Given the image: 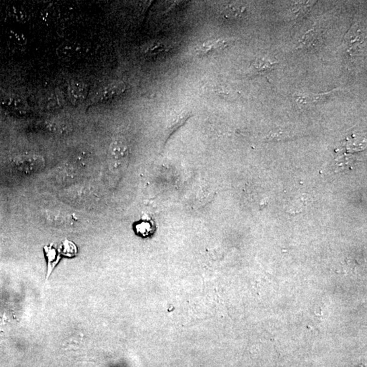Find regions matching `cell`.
<instances>
[{"label":"cell","mask_w":367,"mask_h":367,"mask_svg":"<svg viewBox=\"0 0 367 367\" xmlns=\"http://www.w3.org/2000/svg\"><path fill=\"white\" fill-rule=\"evenodd\" d=\"M129 150L125 141L122 140H114L110 144L107 153V165L113 173H122L129 164Z\"/></svg>","instance_id":"6da1fadb"},{"label":"cell","mask_w":367,"mask_h":367,"mask_svg":"<svg viewBox=\"0 0 367 367\" xmlns=\"http://www.w3.org/2000/svg\"><path fill=\"white\" fill-rule=\"evenodd\" d=\"M13 163L15 168L23 173H35L44 168L45 160L40 155H23L15 157Z\"/></svg>","instance_id":"7a4b0ae2"},{"label":"cell","mask_w":367,"mask_h":367,"mask_svg":"<svg viewBox=\"0 0 367 367\" xmlns=\"http://www.w3.org/2000/svg\"><path fill=\"white\" fill-rule=\"evenodd\" d=\"M228 43L225 40H218L210 41L206 43L201 44L196 49V53L199 56L208 55L214 53L216 51L223 50L227 47Z\"/></svg>","instance_id":"3957f363"},{"label":"cell","mask_w":367,"mask_h":367,"mask_svg":"<svg viewBox=\"0 0 367 367\" xmlns=\"http://www.w3.org/2000/svg\"><path fill=\"white\" fill-rule=\"evenodd\" d=\"M125 85L121 81H116L107 85L101 93V101H109L124 93Z\"/></svg>","instance_id":"277c9868"},{"label":"cell","mask_w":367,"mask_h":367,"mask_svg":"<svg viewBox=\"0 0 367 367\" xmlns=\"http://www.w3.org/2000/svg\"><path fill=\"white\" fill-rule=\"evenodd\" d=\"M68 95L73 103H80L86 97V85L80 82H73L68 87Z\"/></svg>","instance_id":"5b68a950"},{"label":"cell","mask_w":367,"mask_h":367,"mask_svg":"<svg viewBox=\"0 0 367 367\" xmlns=\"http://www.w3.org/2000/svg\"><path fill=\"white\" fill-rule=\"evenodd\" d=\"M44 252H45L46 256H47L48 259L47 280L54 267L59 262L60 257H58L55 249H54L52 246L44 247Z\"/></svg>","instance_id":"8992f818"},{"label":"cell","mask_w":367,"mask_h":367,"mask_svg":"<svg viewBox=\"0 0 367 367\" xmlns=\"http://www.w3.org/2000/svg\"><path fill=\"white\" fill-rule=\"evenodd\" d=\"M245 11V7L240 5L231 4L225 8L223 14L227 18H240Z\"/></svg>","instance_id":"52a82bcc"},{"label":"cell","mask_w":367,"mask_h":367,"mask_svg":"<svg viewBox=\"0 0 367 367\" xmlns=\"http://www.w3.org/2000/svg\"><path fill=\"white\" fill-rule=\"evenodd\" d=\"M189 117H190V114L184 113L179 116L176 119L174 120V123L171 124L170 127H169V133L172 134L175 132L177 128L183 125L184 122L188 120Z\"/></svg>","instance_id":"ba28073f"},{"label":"cell","mask_w":367,"mask_h":367,"mask_svg":"<svg viewBox=\"0 0 367 367\" xmlns=\"http://www.w3.org/2000/svg\"><path fill=\"white\" fill-rule=\"evenodd\" d=\"M136 230L142 236H148L150 234V225L148 223L140 224L136 226Z\"/></svg>","instance_id":"9c48e42d"},{"label":"cell","mask_w":367,"mask_h":367,"mask_svg":"<svg viewBox=\"0 0 367 367\" xmlns=\"http://www.w3.org/2000/svg\"><path fill=\"white\" fill-rule=\"evenodd\" d=\"M65 254H68L67 256L73 255L76 252V248L75 245L71 242L66 241L64 244Z\"/></svg>","instance_id":"30bf717a"}]
</instances>
